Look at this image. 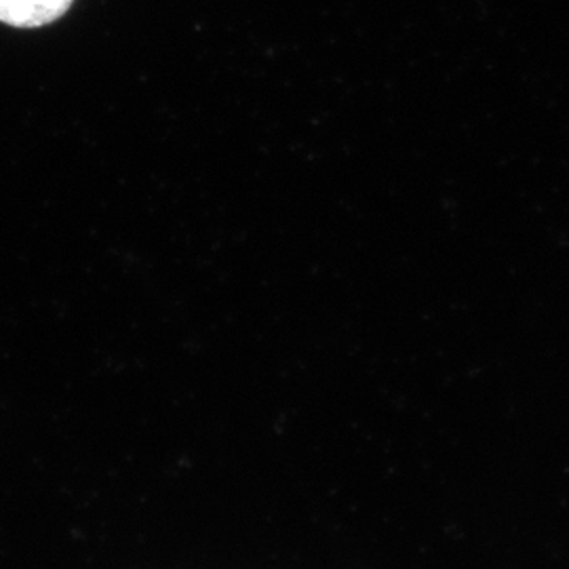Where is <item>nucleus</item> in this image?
<instances>
[{
	"mask_svg": "<svg viewBox=\"0 0 569 569\" xmlns=\"http://www.w3.org/2000/svg\"><path fill=\"white\" fill-rule=\"evenodd\" d=\"M72 0H0V21L18 28H39L60 20Z\"/></svg>",
	"mask_w": 569,
	"mask_h": 569,
	"instance_id": "nucleus-1",
	"label": "nucleus"
}]
</instances>
